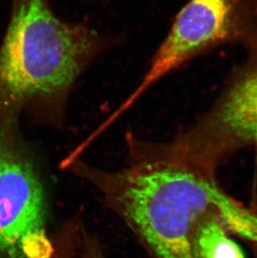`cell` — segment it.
Returning a JSON list of instances; mask_svg holds the SVG:
<instances>
[{
    "label": "cell",
    "mask_w": 257,
    "mask_h": 258,
    "mask_svg": "<svg viewBox=\"0 0 257 258\" xmlns=\"http://www.w3.org/2000/svg\"><path fill=\"white\" fill-rule=\"evenodd\" d=\"M251 250L254 258H257V243H251Z\"/></svg>",
    "instance_id": "obj_9"
},
{
    "label": "cell",
    "mask_w": 257,
    "mask_h": 258,
    "mask_svg": "<svg viewBox=\"0 0 257 258\" xmlns=\"http://www.w3.org/2000/svg\"><path fill=\"white\" fill-rule=\"evenodd\" d=\"M236 42L251 49L257 46L254 0H189L176 15L137 87L95 134L100 137L165 76L216 47Z\"/></svg>",
    "instance_id": "obj_3"
},
{
    "label": "cell",
    "mask_w": 257,
    "mask_h": 258,
    "mask_svg": "<svg viewBox=\"0 0 257 258\" xmlns=\"http://www.w3.org/2000/svg\"><path fill=\"white\" fill-rule=\"evenodd\" d=\"M75 258H106L102 246L95 236L80 229L77 251Z\"/></svg>",
    "instance_id": "obj_8"
},
{
    "label": "cell",
    "mask_w": 257,
    "mask_h": 258,
    "mask_svg": "<svg viewBox=\"0 0 257 258\" xmlns=\"http://www.w3.org/2000/svg\"><path fill=\"white\" fill-rule=\"evenodd\" d=\"M254 1H255V3H256V5H257V0H254Z\"/></svg>",
    "instance_id": "obj_10"
},
{
    "label": "cell",
    "mask_w": 257,
    "mask_h": 258,
    "mask_svg": "<svg viewBox=\"0 0 257 258\" xmlns=\"http://www.w3.org/2000/svg\"><path fill=\"white\" fill-rule=\"evenodd\" d=\"M128 161L116 171L80 157L65 161L90 183L138 236L152 258H199L200 227L221 217L231 233L241 229L250 208L222 189L216 174L164 153L157 144L127 135Z\"/></svg>",
    "instance_id": "obj_1"
},
{
    "label": "cell",
    "mask_w": 257,
    "mask_h": 258,
    "mask_svg": "<svg viewBox=\"0 0 257 258\" xmlns=\"http://www.w3.org/2000/svg\"><path fill=\"white\" fill-rule=\"evenodd\" d=\"M80 225L71 220L53 237L55 250L50 258H75L80 236Z\"/></svg>",
    "instance_id": "obj_7"
},
{
    "label": "cell",
    "mask_w": 257,
    "mask_h": 258,
    "mask_svg": "<svg viewBox=\"0 0 257 258\" xmlns=\"http://www.w3.org/2000/svg\"><path fill=\"white\" fill-rule=\"evenodd\" d=\"M163 146L175 158L215 174L241 150H257V47L214 105Z\"/></svg>",
    "instance_id": "obj_5"
},
{
    "label": "cell",
    "mask_w": 257,
    "mask_h": 258,
    "mask_svg": "<svg viewBox=\"0 0 257 258\" xmlns=\"http://www.w3.org/2000/svg\"><path fill=\"white\" fill-rule=\"evenodd\" d=\"M19 114L0 106V253L50 258L44 190L20 133Z\"/></svg>",
    "instance_id": "obj_4"
},
{
    "label": "cell",
    "mask_w": 257,
    "mask_h": 258,
    "mask_svg": "<svg viewBox=\"0 0 257 258\" xmlns=\"http://www.w3.org/2000/svg\"><path fill=\"white\" fill-rule=\"evenodd\" d=\"M199 258H245L241 246L231 237L224 220L219 216L206 219L197 236Z\"/></svg>",
    "instance_id": "obj_6"
},
{
    "label": "cell",
    "mask_w": 257,
    "mask_h": 258,
    "mask_svg": "<svg viewBox=\"0 0 257 258\" xmlns=\"http://www.w3.org/2000/svg\"><path fill=\"white\" fill-rule=\"evenodd\" d=\"M119 42L61 20L49 0H13L0 48V106L60 124L79 77Z\"/></svg>",
    "instance_id": "obj_2"
}]
</instances>
